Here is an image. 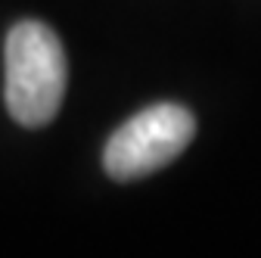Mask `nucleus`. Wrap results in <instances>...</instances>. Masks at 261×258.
Returning a JSON list of instances; mask_svg holds the SVG:
<instances>
[{
    "label": "nucleus",
    "instance_id": "f257e3e1",
    "mask_svg": "<svg viewBox=\"0 0 261 258\" xmlns=\"http://www.w3.org/2000/svg\"><path fill=\"white\" fill-rule=\"evenodd\" d=\"M4 96L10 115L25 127L50 124L69 84V62L56 31L31 19L13 25L4 47Z\"/></svg>",
    "mask_w": 261,
    "mask_h": 258
},
{
    "label": "nucleus",
    "instance_id": "f03ea898",
    "mask_svg": "<svg viewBox=\"0 0 261 258\" xmlns=\"http://www.w3.org/2000/svg\"><path fill=\"white\" fill-rule=\"evenodd\" d=\"M196 118L177 103H155L127 118L103 149V168L112 180H140L190 146Z\"/></svg>",
    "mask_w": 261,
    "mask_h": 258
}]
</instances>
